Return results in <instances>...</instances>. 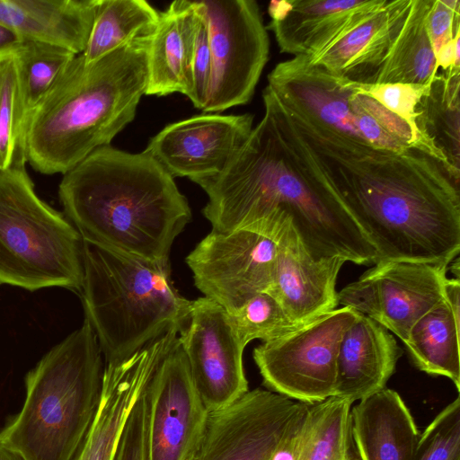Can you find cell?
I'll return each mask as SVG.
<instances>
[{
    "label": "cell",
    "instance_id": "6da1fadb",
    "mask_svg": "<svg viewBox=\"0 0 460 460\" xmlns=\"http://www.w3.org/2000/svg\"><path fill=\"white\" fill-rule=\"evenodd\" d=\"M264 114L217 176L197 182L208 194L202 212L213 232L243 230L277 242L292 224L315 260L376 263L375 247L302 145L287 111L267 85Z\"/></svg>",
    "mask_w": 460,
    "mask_h": 460
},
{
    "label": "cell",
    "instance_id": "7a4b0ae2",
    "mask_svg": "<svg viewBox=\"0 0 460 460\" xmlns=\"http://www.w3.org/2000/svg\"><path fill=\"white\" fill-rule=\"evenodd\" d=\"M298 139L358 227L376 262L449 264L460 251V177L417 148L393 152L286 109Z\"/></svg>",
    "mask_w": 460,
    "mask_h": 460
},
{
    "label": "cell",
    "instance_id": "3957f363",
    "mask_svg": "<svg viewBox=\"0 0 460 460\" xmlns=\"http://www.w3.org/2000/svg\"><path fill=\"white\" fill-rule=\"evenodd\" d=\"M58 196L84 242L159 263L191 218L173 177L144 151L94 150L63 174Z\"/></svg>",
    "mask_w": 460,
    "mask_h": 460
},
{
    "label": "cell",
    "instance_id": "277c9868",
    "mask_svg": "<svg viewBox=\"0 0 460 460\" xmlns=\"http://www.w3.org/2000/svg\"><path fill=\"white\" fill-rule=\"evenodd\" d=\"M151 36L93 63L76 55L24 120V161L40 173L64 174L110 146L134 119L146 93Z\"/></svg>",
    "mask_w": 460,
    "mask_h": 460
},
{
    "label": "cell",
    "instance_id": "5b68a950",
    "mask_svg": "<svg viewBox=\"0 0 460 460\" xmlns=\"http://www.w3.org/2000/svg\"><path fill=\"white\" fill-rule=\"evenodd\" d=\"M102 351L84 319L25 376V399L0 431V446L23 460H72L97 412Z\"/></svg>",
    "mask_w": 460,
    "mask_h": 460
},
{
    "label": "cell",
    "instance_id": "8992f818",
    "mask_svg": "<svg viewBox=\"0 0 460 460\" xmlns=\"http://www.w3.org/2000/svg\"><path fill=\"white\" fill-rule=\"evenodd\" d=\"M81 295L106 365L119 363L185 325L192 300L181 296L170 264L83 241Z\"/></svg>",
    "mask_w": 460,
    "mask_h": 460
},
{
    "label": "cell",
    "instance_id": "52a82bcc",
    "mask_svg": "<svg viewBox=\"0 0 460 460\" xmlns=\"http://www.w3.org/2000/svg\"><path fill=\"white\" fill-rule=\"evenodd\" d=\"M83 240L34 190L24 165L0 171V285L81 292Z\"/></svg>",
    "mask_w": 460,
    "mask_h": 460
},
{
    "label": "cell",
    "instance_id": "ba28073f",
    "mask_svg": "<svg viewBox=\"0 0 460 460\" xmlns=\"http://www.w3.org/2000/svg\"><path fill=\"white\" fill-rule=\"evenodd\" d=\"M359 314L341 306L256 347L253 359L264 385L306 404L334 396L339 346Z\"/></svg>",
    "mask_w": 460,
    "mask_h": 460
},
{
    "label": "cell",
    "instance_id": "9c48e42d",
    "mask_svg": "<svg viewBox=\"0 0 460 460\" xmlns=\"http://www.w3.org/2000/svg\"><path fill=\"white\" fill-rule=\"evenodd\" d=\"M209 37L212 67L202 111L248 103L268 62L270 39L254 0L198 1Z\"/></svg>",
    "mask_w": 460,
    "mask_h": 460
},
{
    "label": "cell",
    "instance_id": "30bf717a",
    "mask_svg": "<svg viewBox=\"0 0 460 460\" xmlns=\"http://www.w3.org/2000/svg\"><path fill=\"white\" fill-rule=\"evenodd\" d=\"M306 408L270 390H249L208 412L201 460H276L289 452Z\"/></svg>",
    "mask_w": 460,
    "mask_h": 460
},
{
    "label": "cell",
    "instance_id": "8fae6325",
    "mask_svg": "<svg viewBox=\"0 0 460 460\" xmlns=\"http://www.w3.org/2000/svg\"><path fill=\"white\" fill-rule=\"evenodd\" d=\"M448 265L378 261L338 292V304L371 318L405 343L412 326L445 298Z\"/></svg>",
    "mask_w": 460,
    "mask_h": 460
},
{
    "label": "cell",
    "instance_id": "7c38bea8",
    "mask_svg": "<svg viewBox=\"0 0 460 460\" xmlns=\"http://www.w3.org/2000/svg\"><path fill=\"white\" fill-rule=\"evenodd\" d=\"M277 252V242L257 233L211 231L186 263L197 288L232 315L254 295L269 291Z\"/></svg>",
    "mask_w": 460,
    "mask_h": 460
},
{
    "label": "cell",
    "instance_id": "4fadbf2b",
    "mask_svg": "<svg viewBox=\"0 0 460 460\" xmlns=\"http://www.w3.org/2000/svg\"><path fill=\"white\" fill-rule=\"evenodd\" d=\"M196 390L208 411L223 408L249 391L242 344L232 316L205 296L192 300L178 332Z\"/></svg>",
    "mask_w": 460,
    "mask_h": 460
},
{
    "label": "cell",
    "instance_id": "5bb4252c",
    "mask_svg": "<svg viewBox=\"0 0 460 460\" xmlns=\"http://www.w3.org/2000/svg\"><path fill=\"white\" fill-rule=\"evenodd\" d=\"M146 460H184L202 438L208 410L177 338L145 386Z\"/></svg>",
    "mask_w": 460,
    "mask_h": 460
},
{
    "label": "cell",
    "instance_id": "9a60e30c",
    "mask_svg": "<svg viewBox=\"0 0 460 460\" xmlns=\"http://www.w3.org/2000/svg\"><path fill=\"white\" fill-rule=\"evenodd\" d=\"M250 113L202 114L167 125L153 137L145 153L172 177L194 182L219 174L249 137Z\"/></svg>",
    "mask_w": 460,
    "mask_h": 460
},
{
    "label": "cell",
    "instance_id": "2e32d148",
    "mask_svg": "<svg viewBox=\"0 0 460 460\" xmlns=\"http://www.w3.org/2000/svg\"><path fill=\"white\" fill-rule=\"evenodd\" d=\"M268 86L301 117L367 144L351 109L352 82L309 63L302 55L278 63L268 75Z\"/></svg>",
    "mask_w": 460,
    "mask_h": 460
},
{
    "label": "cell",
    "instance_id": "e0dca14e",
    "mask_svg": "<svg viewBox=\"0 0 460 460\" xmlns=\"http://www.w3.org/2000/svg\"><path fill=\"white\" fill-rule=\"evenodd\" d=\"M386 0L271 1L269 29L282 53L314 57L377 12Z\"/></svg>",
    "mask_w": 460,
    "mask_h": 460
},
{
    "label": "cell",
    "instance_id": "ac0fdd59",
    "mask_svg": "<svg viewBox=\"0 0 460 460\" xmlns=\"http://www.w3.org/2000/svg\"><path fill=\"white\" fill-rule=\"evenodd\" d=\"M277 243L273 280L268 292L288 316L303 325L336 309V280L346 261L337 256L314 259L290 223L285 226Z\"/></svg>",
    "mask_w": 460,
    "mask_h": 460
},
{
    "label": "cell",
    "instance_id": "d6986e66",
    "mask_svg": "<svg viewBox=\"0 0 460 460\" xmlns=\"http://www.w3.org/2000/svg\"><path fill=\"white\" fill-rule=\"evenodd\" d=\"M402 353L385 327L359 314L339 346L334 396L353 403L385 388Z\"/></svg>",
    "mask_w": 460,
    "mask_h": 460
},
{
    "label": "cell",
    "instance_id": "ffe728a7",
    "mask_svg": "<svg viewBox=\"0 0 460 460\" xmlns=\"http://www.w3.org/2000/svg\"><path fill=\"white\" fill-rule=\"evenodd\" d=\"M411 3V0H386L377 12L332 47L314 57L305 58L350 82L374 84L405 22Z\"/></svg>",
    "mask_w": 460,
    "mask_h": 460
},
{
    "label": "cell",
    "instance_id": "44dd1931",
    "mask_svg": "<svg viewBox=\"0 0 460 460\" xmlns=\"http://www.w3.org/2000/svg\"><path fill=\"white\" fill-rule=\"evenodd\" d=\"M351 435L359 460H414L420 438L400 394L384 388L350 411Z\"/></svg>",
    "mask_w": 460,
    "mask_h": 460
},
{
    "label": "cell",
    "instance_id": "7402d4cb",
    "mask_svg": "<svg viewBox=\"0 0 460 460\" xmlns=\"http://www.w3.org/2000/svg\"><path fill=\"white\" fill-rule=\"evenodd\" d=\"M96 0H0V23L22 40L82 54L93 24Z\"/></svg>",
    "mask_w": 460,
    "mask_h": 460
},
{
    "label": "cell",
    "instance_id": "603a6c76",
    "mask_svg": "<svg viewBox=\"0 0 460 460\" xmlns=\"http://www.w3.org/2000/svg\"><path fill=\"white\" fill-rule=\"evenodd\" d=\"M153 370V362L138 353L105 366L97 412L72 460H113L126 420Z\"/></svg>",
    "mask_w": 460,
    "mask_h": 460
},
{
    "label": "cell",
    "instance_id": "cb8c5ba5",
    "mask_svg": "<svg viewBox=\"0 0 460 460\" xmlns=\"http://www.w3.org/2000/svg\"><path fill=\"white\" fill-rule=\"evenodd\" d=\"M197 23L195 1H173L160 13L147 49L145 94H188Z\"/></svg>",
    "mask_w": 460,
    "mask_h": 460
},
{
    "label": "cell",
    "instance_id": "d4e9b609",
    "mask_svg": "<svg viewBox=\"0 0 460 460\" xmlns=\"http://www.w3.org/2000/svg\"><path fill=\"white\" fill-rule=\"evenodd\" d=\"M352 404L337 396L307 404L288 460H359L351 435Z\"/></svg>",
    "mask_w": 460,
    "mask_h": 460
},
{
    "label": "cell",
    "instance_id": "484cf974",
    "mask_svg": "<svg viewBox=\"0 0 460 460\" xmlns=\"http://www.w3.org/2000/svg\"><path fill=\"white\" fill-rule=\"evenodd\" d=\"M433 0H411L405 22L374 84H429L438 73L428 31Z\"/></svg>",
    "mask_w": 460,
    "mask_h": 460
},
{
    "label": "cell",
    "instance_id": "4316f807",
    "mask_svg": "<svg viewBox=\"0 0 460 460\" xmlns=\"http://www.w3.org/2000/svg\"><path fill=\"white\" fill-rule=\"evenodd\" d=\"M460 320L444 298L411 329L404 343L420 371L449 378L460 389Z\"/></svg>",
    "mask_w": 460,
    "mask_h": 460
},
{
    "label": "cell",
    "instance_id": "83f0119b",
    "mask_svg": "<svg viewBox=\"0 0 460 460\" xmlns=\"http://www.w3.org/2000/svg\"><path fill=\"white\" fill-rule=\"evenodd\" d=\"M159 16L160 13L145 0H96L93 28L82 53L85 63L151 36Z\"/></svg>",
    "mask_w": 460,
    "mask_h": 460
},
{
    "label": "cell",
    "instance_id": "f1b7e54d",
    "mask_svg": "<svg viewBox=\"0 0 460 460\" xmlns=\"http://www.w3.org/2000/svg\"><path fill=\"white\" fill-rule=\"evenodd\" d=\"M459 75L460 68L437 73L417 107V124L422 137L458 172Z\"/></svg>",
    "mask_w": 460,
    "mask_h": 460
},
{
    "label": "cell",
    "instance_id": "f546056e",
    "mask_svg": "<svg viewBox=\"0 0 460 460\" xmlns=\"http://www.w3.org/2000/svg\"><path fill=\"white\" fill-rule=\"evenodd\" d=\"M14 56L25 120L59 74L76 55L58 46L22 40L14 51Z\"/></svg>",
    "mask_w": 460,
    "mask_h": 460
},
{
    "label": "cell",
    "instance_id": "4dcf8cb0",
    "mask_svg": "<svg viewBox=\"0 0 460 460\" xmlns=\"http://www.w3.org/2000/svg\"><path fill=\"white\" fill-rule=\"evenodd\" d=\"M14 52L0 55V171L24 165L23 128Z\"/></svg>",
    "mask_w": 460,
    "mask_h": 460
},
{
    "label": "cell",
    "instance_id": "1f68e13d",
    "mask_svg": "<svg viewBox=\"0 0 460 460\" xmlns=\"http://www.w3.org/2000/svg\"><path fill=\"white\" fill-rule=\"evenodd\" d=\"M231 316L244 347L252 340L270 341L301 326L288 316L269 292L254 295Z\"/></svg>",
    "mask_w": 460,
    "mask_h": 460
},
{
    "label": "cell",
    "instance_id": "d6a6232c",
    "mask_svg": "<svg viewBox=\"0 0 460 460\" xmlns=\"http://www.w3.org/2000/svg\"><path fill=\"white\" fill-rule=\"evenodd\" d=\"M429 84L421 85L400 83L359 84L353 82V87L358 93L370 96L385 108L404 119L416 137L418 149L441 161L456 175L460 177V172L455 171L447 164L445 157L426 141L418 128L417 107L421 98L428 93Z\"/></svg>",
    "mask_w": 460,
    "mask_h": 460
},
{
    "label": "cell",
    "instance_id": "836d02e7",
    "mask_svg": "<svg viewBox=\"0 0 460 460\" xmlns=\"http://www.w3.org/2000/svg\"><path fill=\"white\" fill-rule=\"evenodd\" d=\"M414 460H460V398L446 406L420 433Z\"/></svg>",
    "mask_w": 460,
    "mask_h": 460
},
{
    "label": "cell",
    "instance_id": "e575fe53",
    "mask_svg": "<svg viewBox=\"0 0 460 460\" xmlns=\"http://www.w3.org/2000/svg\"><path fill=\"white\" fill-rule=\"evenodd\" d=\"M198 23L190 70V89L186 95L193 105L202 110L210 83L212 58L208 25L198 1Z\"/></svg>",
    "mask_w": 460,
    "mask_h": 460
},
{
    "label": "cell",
    "instance_id": "d590c367",
    "mask_svg": "<svg viewBox=\"0 0 460 460\" xmlns=\"http://www.w3.org/2000/svg\"><path fill=\"white\" fill-rule=\"evenodd\" d=\"M428 31L435 57L460 29V1L433 0L428 15Z\"/></svg>",
    "mask_w": 460,
    "mask_h": 460
},
{
    "label": "cell",
    "instance_id": "8d00e7d4",
    "mask_svg": "<svg viewBox=\"0 0 460 460\" xmlns=\"http://www.w3.org/2000/svg\"><path fill=\"white\" fill-rule=\"evenodd\" d=\"M22 40L11 29L0 23V55L14 52Z\"/></svg>",
    "mask_w": 460,
    "mask_h": 460
},
{
    "label": "cell",
    "instance_id": "74e56055",
    "mask_svg": "<svg viewBox=\"0 0 460 460\" xmlns=\"http://www.w3.org/2000/svg\"><path fill=\"white\" fill-rule=\"evenodd\" d=\"M0 460H23L18 454L0 446Z\"/></svg>",
    "mask_w": 460,
    "mask_h": 460
},
{
    "label": "cell",
    "instance_id": "f35d334b",
    "mask_svg": "<svg viewBox=\"0 0 460 460\" xmlns=\"http://www.w3.org/2000/svg\"><path fill=\"white\" fill-rule=\"evenodd\" d=\"M201 438L184 460H201Z\"/></svg>",
    "mask_w": 460,
    "mask_h": 460
}]
</instances>
